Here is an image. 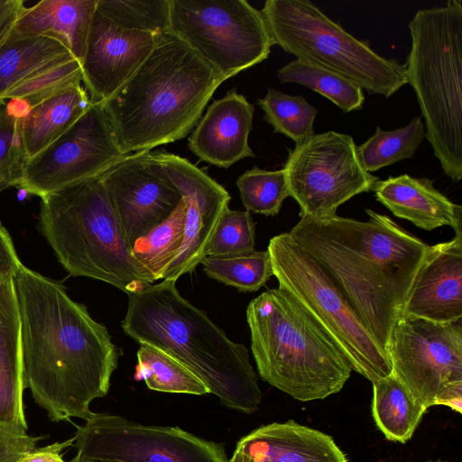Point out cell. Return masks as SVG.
<instances>
[{
  "label": "cell",
  "instance_id": "cell-19",
  "mask_svg": "<svg viewBox=\"0 0 462 462\" xmlns=\"http://www.w3.org/2000/svg\"><path fill=\"white\" fill-rule=\"evenodd\" d=\"M254 107L236 88L207 108L189 137V150L201 161L220 168L254 157L249 145Z\"/></svg>",
  "mask_w": 462,
  "mask_h": 462
},
{
  "label": "cell",
  "instance_id": "cell-43",
  "mask_svg": "<svg viewBox=\"0 0 462 462\" xmlns=\"http://www.w3.org/2000/svg\"><path fill=\"white\" fill-rule=\"evenodd\" d=\"M11 187L8 182L5 181H0V194L3 190L6 189L7 188Z\"/></svg>",
  "mask_w": 462,
  "mask_h": 462
},
{
  "label": "cell",
  "instance_id": "cell-39",
  "mask_svg": "<svg viewBox=\"0 0 462 462\" xmlns=\"http://www.w3.org/2000/svg\"><path fill=\"white\" fill-rule=\"evenodd\" d=\"M74 443V438L62 442H55L42 448H36L23 456L18 462H66L62 450Z\"/></svg>",
  "mask_w": 462,
  "mask_h": 462
},
{
  "label": "cell",
  "instance_id": "cell-11",
  "mask_svg": "<svg viewBox=\"0 0 462 462\" xmlns=\"http://www.w3.org/2000/svg\"><path fill=\"white\" fill-rule=\"evenodd\" d=\"M282 169L299 216L313 219L336 216L339 206L371 191L378 180L362 167L353 137L335 131L315 134L289 150Z\"/></svg>",
  "mask_w": 462,
  "mask_h": 462
},
{
  "label": "cell",
  "instance_id": "cell-41",
  "mask_svg": "<svg viewBox=\"0 0 462 462\" xmlns=\"http://www.w3.org/2000/svg\"><path fill=\"white\" fill-rule=\"evenodd\" d=\"M228 462H254L249 457L242 453L241 451L235 449L232 457L228 459Z\"/></svg>",
  "mask_w": 462,
  "mask_h": 462
},
{
  "label": "cell",
  "instance_id": "cell-29",
  "mask_svg": "<svg viewBox=\"0 0 462 462\" xmlns=\"http://www.w3.org/2000/svg\"><path fill=\"white\" fill-rule=\"evenodd\" d=\"M425 138V126L420 116L414 117L407 125L385 131L380 126L361 145L356 146L357 156L364 170L369 173L411 159Z\"/></svg>",
  "mask_w": 462,
  "mask_h": 462
},
{
  "label": "cell",
  "instance_id": "cell-35",
  "mask_svg": "<svg viewBox=\"0 0 462 462\" xmlns=\"http://www.w3.org/2000/svg\"><path fill=\"white\" fill-rule=\"evenodd\" d=\"M81 63L71 58L48 67L9 90L2 99H21L27 108L64 88L82 83Z\"/></svg>",
  "mask_w": 462,
  "mask_h": 462
},
{
  "label": "cell",
  "instance_id": "cell-31",
  "mask_svg": "<svg viewBox=\"0 0 462 462\" xmlns=\"http://www.w3.org/2000/svg\"><path fill=\"white\" fill-rule=\"evenodd\" d=\"M264 113L263 119L273 126V132L300 144L314 133V121L318 109L304 97L291 96L282 91L268 88L266 95L257 100Z\"/></svg>",
  "mask_w": 462,
  "mask_h": 462
},
{
  "label": "cell",
  "instance_id": "cell-1",
  "mask_svg": "<svg viewBox=\"0 0 462 462\" xmlns=\"http://www.w3.org/2000/svg\"><path fill=\"white\" fill-rule=\"evenodd\" d=\"M14 280L26 388L51 421L87 420L91 402L108 393L121 348L62 283L23 263Z\"/></svg>",
  "mask_w": 462,
  "mask_h": 462
},
{
  "label": "cell",
  "instance_id": "cell-38",
  "mask_svg": "<svg viewBox=\"0 0 462 462\" xmlns=\"http://www.w3.org/2000/svg\"><path fill=\"white\" fill-rule=\"evenodd\" d=\"M21 264L13 239L0 220V271L14 274Z\"/></svg>",
  "mask_w": 462,
  "mask_h": 462
},
{
  "label": "cell",
  "instance_id": "cell-33",
  "mask_svg": "<svg viewBox=\"0 0 462 462\" xmlns=\"http://www.w3.org/2000/svg\"><path fill=\"white\" fill-rule=\"evenodd\" d=\"M236 186L245 209L264 216L278 215L289 197L283 169L267 171L254 167L238 177Z\"/></svg>",
  "mask_w": 462,
  "mask_h": 462
},
{
  "label": "cell",
  "instance_id": "cell-20",
  "mask_svg": "<svg viewBox=\"0 0 462 462\" xmlns=\"http://www.w3.org/2000/svg\"><path fill=\"white\" fill-rule=\"evenodd\" d=\"M236 449L254 462H347L330 436L292 420L255 429Z\"/></svg>",
  "mask_w": 462,
  "mask_h": 462
},
{
  "label": "cell",
  "instance_id": "cell-42",
  "mask_svg": "<svg viewBox=\"0 0 462 462\" xmlns=\"http://www.w3.org/2000/svg\"><path fill=\"white\" fill-rule=\"evenodd\" d=\"M70 462H104V461L89 460V459H84V458H79V457H74V458Z\"/></svg>",
  "mask_w": 462,
  "mask_h": 462
},
{
  "label": "cell",
  "instance_id": "cell-24",
  "mask_svg": "<svg viewBox=\"0 0 462 462\" xmlns=\"http://www.w3.org/2000/svg\"><path fill=\"white\" fill-rule=\"evenodd\" d=\"M91 105L90 97L81 83L60 89L30 106L20 122L25 160L35 156L56 141Z\"/></svg>",
  "mask_w": 462,
  "mask_h": 462
},
{
  "label": "cell",
  "instance_id": "cell-6",
  "mask_svg": "<svg viewBox=\"0 0 462 462\" xmlns=\"http://www.w3.org/2000/svg\"><path fill=\"white\" fill-rule=\"evenodd\" d=\"M39 228L71 276L126 294L155 282L134 258L99 176L41 197Z\"/></svg>",
  "mask_w": 462,
  "mask_h": 462
},
{
  "label": "cell",
  "instance_id": "cell-21",
  "mask_svg": "<svg viewBox=\"0 0 462 462\" xmlns=\"http://www.w3.org/2000/svg\"><path fill=\"white\" fill-rule=\"evenodd\" d=\"M22 326L14 274L0 271V422L27 431Z\"/></svg>",
  "mask_w": 462,
  "mask_h": 462
},
{
  "label": "cell",
  "instance_id": "cell-8",
  "mask_svg": "<svg viewBox=\"0 0 462 462\" xmlns=\"http://www.w3.org/2000/svg\"><path fill=\"white\" fill-rule=\"evenodd\" d=\"M273 45L386 98L408 84L404 64L384 58L307 0H267L261 10Z\"/></svg>",
  "mask_w": 462,
  "mask_h": 462
},
{
  "label": "cell",
  "instance_id": "cell-13",
  "mask_svg": "<svg viewBox=\"0 0 462 462\" xmlns=\"http://www.w3.org/2000/svg\"><path fill=\"white\" fill-rule=\"evenodd\" d=\"M393 373L426 409L462 389V322L402 315L387 348Z\"/></svg>",
  "mask_w": 462,
  "mask_h": 462
},
{
  "label": "cell",
  "instance_id": "cell-12",
  "mask_svg": "<svg viewBox=\"0 0 462 462\" xmlns=\"http://www.w3.org/2000/svg\"><path fill=\"white\" fill-rule=\"evenodd\" d=\"M76 456L104 462H228L221 444L179 427L140 424L96 413L77 427Z\"/></svg>",
  "mask_w": 462,
  "mask_h": 462
},
{
  "label": "cell",
  "instance_id": "cell-23",
  "mask_svg": "<svg viewBox=\"0 0 462 462\" xmlns=\"http://www.w3.org/2000/svg\"><path fill=\"white\" fill-rule=\"evenodd\" d=\"M97 0H42L25 7L8 39L48 37L61 42L82 61Z\"/></svg>",
  "mask_w": 462,
  "mask_h": 462
},
{
  "label": "cell",
  "instance_id": "cell-22",
  "mask_svg": "<svg viewBox=\"0 0 462 462\" xmlns=\"http://www.w3.org/2000/svg\"><path fill=\"white\" fill-rule=\"evenodd\" d=\"M375 199L395 217L431 231L449 226L462 228V208L439 191L433 181L408 174L377 180L373 188Z\"/></svg>",
  "mask_w": 462,
  "mask_h": 462
},
{
  "label": "cell",
  "instance_id": "cell-36",
  "mask_svg": "<svg viewBox=\"0 0 462 462\" xmlns=\"http://www.w3.org/2000/svg\"><path fill=\"white\" fill-rule=\"evenodd\" d=\"M255 227L249 211L227 208L205 249L206 256H233L254 251Z\"/></svg>",
  "mask_w": 462,
  "mask_h": 462
},
{
  "label": "cell",
  "instance_id": "cell-4",
  "mask_svg": "<svg viewBox=\"0 0 462 462\" xmlns=\"http://www.w3.org/2000/svg\"><path fill=\"white\" fill-rule=\"evenodd\" d=\"M224 81L198 53L167 32L101 106L125 154L152 151L186 137Z\"/></svg>",
  "mask_w": 462,
  "mask_h": 462
},
{
  "label": "cell",
  "instance_id": "cell-37",
  "mask_svg": "<svg viewBox=\"0 0 462 462\" xmlns=\"http://www.w3.org/2000/svg\"><path fill=\"white\" fill-rule=\"evenodd\" d=\"M42 439L0 422V462H18L35 449Z\"/></svg>",
  "mask_w": 462,
  "mask_h": 462
},
{
  "label": "cell",
  "instance_id": "cell-32",
  "mask_svg": "<svg viewBox=\"0 0 462 462\" xmlns=\"http://www.w3.org/2000/svg\"><path fill=\"white\" fill-rule=\"evenodd\" d=\"M200 263L209 278L245 292L258 291L273 275L267 249L233 256H206Z\"/></svg>",
  "mask_w": 462,
  "mask_h": 462
},
{
  "label": "cell",
  "instance_id": "cell-30",
  "mask_svg": "<svg viewBox=\"0 0 462 462\" xmlns=\"http://www.w3.org/2000/svg\"><path fill=\"white\" fill-rule=\"evenodd\" d=\"M186 205L184 199L162 223L139 238L132 248L134 258L153 276L163 280L184 239Z\"/></svg>",
  "mask_w": 462,
  "mask_h": 462
},
{
  "label": "cell",
  "instance_id": "cell-5",
  "mask_svg": "<svg viewBox=\"0 0 462 462\" xmlns=\"http://www.w3.org/2000/svg\"><path fill=\"white\" fill-rule=\"evenodd\" d=\"M251 350L261 378L310 402L341 391L352 368L331 338L285 290H267L246 308Z\"/></svg>",
  "mask_w": 462,
  "mask_h": 462
},
{
  "label": "cell",
  "instance_id": "cell-14",
  "mask_svg": "<svg viewBox=\"0 0 462 462\" xmlns=\"http://www.w3.org/2000/svg\"><path fill=\"white\" fill-rule=\"evenodd\" d=\"M125 155L101 104L92 103L56 141L24 161L16 187L41 198L98 177Z\"/></svg>",
  "mask_w": 462,
  "mask_h": 462
},
{
  "label": "cell",
  "instance_id": "cell-27",
  "mask_svg": "<svg viewBox=\"0 0 462 462\" xmlns=\"http://www.w3.org/2000/svg\"><path fill=\"white\" fill-rule=\"evenodd\" d=\"M134 379L144 381L151 390L204 395L206 385L188 367L172 356L155 346L140 344Z\"/></svg>",
  "mask_w": 462,
  "mask_h": 462
},
{
  "label": "cell",
  "instance_id": "cell-40",
  "mask_svg": "<svg viewBox=\"0 0 462 462\" xmlns=\"http://www.w3.org/2000/svg\"><path fill=\"white\" fill-rule=\"evenodd\" d=\"M25 7L23 0H0V45L5 42L15 20Z\"/></svg>",
  "mask_w": 462,
  "mask_h": 462
},
{
  "label": "cell",
  "instance_id": "cell-17",
  "mask_svg": "<svg viewBox=\"0 0 462 462\" xmlns=\"http://www.w3.org/2000/svg\"><path fill=\"white\" fill-rule=\"evenodd\" d=\"M180 191L186 205L184 239L163 280L177 281L191 273L205 257V249L228 208L229 193L187 159L164 150L153 152Z\"/></svg>",
  "mask_w": 462,
  "mask_h": 462
},
{
  "label": "cell",
  "instance_id": "cell-26",
  "mask_svg": "<svg viewBox=\"0 0 462 462\" xmlns=\"http://www.w3.org/2000/svg\"><path fill=\"white\" fill-rule=\"evenodd\" d=\"M373 383L372 413L385 438L405 443L427 411L393 373Z\"/></svg>",
  "mask_w": 462,
  "mask_h": 462
},
{
  "label": "cell",
  "instance_id": "cell-28",
  "mask_svg": "<svg viewBox=\"0 0 462 462\" xmlns=\"http://www.w3.org/2000/svg\"><path fill=\"white\" fill-rule=\"evenodd\" d=\"M277 77L281 83H296L314 90L346 113L360 110L365 102L361 88L331 70L301 60L282 67Z\"/></svg>",
  "mask_w": 462,
  "mask_h": 462
},
{
  "label": "cell",
  "instance_id": "cell-34",
  "mask_svg": "<svg viewBox=\"0 0 462 462\" xmlns=\"http://www.w3.org/2000/svg\"><path fill=\"white\" fill-rule=\"evenodd\" d=\"M27 111L21 99H0V181L16 186L25 157L20 122Z\"/></svg>",
  "mask_w": 462,
  "mask_h": 462
},
{
  "label": "cell",
  "instance_id": "cell-9",
  "mask_svg": "<svg viewBox=\"0 0 462 462\" xmlns=\"http://www.w3.org/2000/svg\"><path fill=\"white\" fill-rule=\"evenodd\" d=\"M273 273L331 338L352 370L374 383L393 373L388 353L321 265L288 232L270 239Z\"/></svg>",
  "mask_w": 462,
  "mask_h": 462
},
{
  "label": "cell",
  "instance_id": "cell-16",
  "mask_svg": "<svg viewBox=\"0 0 462 462\" xmlns=\"http://www.w3.org/2000/svg\"><path fill=\"white\" fill-rule=\"evenodd\" d=\"M128 243L165 221L183 198L152 151L125 155L99 176Z\"/></svg>",
  "mask_w": 462,
  "mask_h": 462
},
{
  "label": "cell",
  "instance_id": "cell-10",
  "mask_svg": "<svg viewBox=\"0 0 462 462\" xmlns=\"http://www.w3.org/2000/svg\"><path fill=\"white\" fill-rule=\"evenodd\" d=\"M168 32L225 80L266 60L273 45L261 10L245 0H171Z\"/></svg>",
  "mask_w": 462,
  "mask_h": 462
},
{
  "label": "cell",
  "instance_id": "cell-25",
  "mask_svg": "<svg viewBox=\"0 0 462 462\" xmlns=\"http://www.w3.org/2000/svg\"><path fill=\"white\" fill-rule=\"evenodd\" d=\"M71 58L70 51L52 38H6L0 45V99L35 73Z\"/></svg>",
  "mask_w": 462,
  "mask_h": 462
},
{
  "label": "cell",
  "instance_id": "cell-15",
  "mask_svg": "<svg viewBox=\"0 0 462 462\" xmlns=\"http://www.w3.org/2000/svg\"><path fill=\"white\" fill-rule=\"evenodd\" d=\"M111 3L97 0L81 61L82 83L93 104L112 97L148 58L162 35L136 26Z\"/></svg>",
  "mask_w": 462,
  "mask_h": 462
},
{
  "label": "cell",
  "instance_id": "cell-2",
  "mask_svg": "<svg viewBox=\"0 0 462 462\" xmlns=\"http://www.w3.org/2000/svg\"><path fill=\"white\" fill-rule=\"evenodd\" d=\"M365 212L367 221L300 217L288 233L328 273L387 352L430 245L388 216Z\"/></svg>",
  "mask_w": 462,
  "mask_h": 462
},
{
  "label": "cell",
  "instance_id": "cell-3",
  "mask_svg": "<svg viewBox=\"0 0 462 462\" xmlns=\"http://www.w3.org/2000/svg\"><path fill=\"white\" fill-rule=\"evenodd\" d=\"M176 282L162 280L127 293L124 332L175 357L224 406L248 414L256 411L262 392L247 348L184 299Z\"/></svg>",
  "mask_w": 462,
  "mask_h": 462
},
{
  "label": "cell",
  "instance_id": "cell-18",
  "mask_svg": "<svg viewBox=\"0 0 462 462\" xmlns=\"http://www.w3.org/2000/svg\"><path fill=\"white\" fill-rule=\"evenodd\" d=\"M447 242L430 246L402 315L435 322L462 320V228Z\"/></svg>",
  "mask_w": 462,
  "mask_h": 462
},
{
  "label": "cell",
  "instance_id": "cell-7",
  "mask_svg": "<svg viewBox=\"0 0 462 462\" xmlns=\"http://www.w3.org/2000/svg\"><path fill=\"white\" fill-rule=\"evenodd\" d=\"M405 68L425 120V137L444 173L462 179V2L421 9L409 23Z\"/></svg>",
  "mask_w": 462,
  "mask_h": 462
}]
</instances>
